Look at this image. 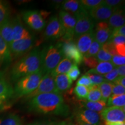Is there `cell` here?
Returning <instances> with one entry per match:
<instances>
[{"label": "cell", "instance_id": "277c9868", "mask_svg": "<svg viewBox=\"0 0 125 125\" xmlns=\"http://www.w3.org/2000/svg\"><path fill=\"white\" fill-rule=\"evenodd\" d=\"M43 76L42 73L40 70L21 78L16 83L13 89L14 94L18 97H22L28 96L32 93L38 87Z\"/></svg>", "mask_w": 125, "mask_h": 125}, {"label": "cell", "instance_id": "30bf717a", "mask_svg": "<svg viewBox=\"0 0 125 125\" xmlns=\"http://www.w3.org/2000/svg\"><path fill=\"white\" fill-rule=\"evenodd\" d=\"M47 93H58L56 87L54 77L51 74H45L42 76L38 87L32 93L28 95V97L31 98L40 94Z\"/></svg>", "mask_w": 125, "mask_h": 125}, {"label": "cell", "instance_id": "ffe728a7", "mask_svg": "<svg viewBox=\"0 0 125 125\" xmlns=\"http://www.w3.org/2000/svg\"><path fill=\"white\" fill-rule=\"evenodd\" d=\"M54 82L57 93L59 94L62 93L69 90L73 84V81L65 74L56 75L54 77Z\"/></svg>", "mask_w": 125, "mask_h": 125}, {"label": "cell", "instance_id": "7a4b0ae2", "mask_svg": "<svg viewBox=\"0 0 125 125\" xmlns=\"http://www.w3.org/2000/svg\"><path fill=\"white\" fill-rule=\"evenodd\" d=\"M41 70V51L34 49L18 60L11 70L12 81L16 82L21 78Z\"/></svg>", "mask_w": 125, "mask_h": 125}, {"label": "cell", "instance_id": "7c38bea8", "mask_svg": "<svg viewBox=\"0 0 125 125\" xmlns=\"http://www.w3.org/2000/svg\"><path fill=\"white\" fill-rule=\"evenodd\" d=\"M25 23L31 29L36 31H41L45 27V20L43 19L40 13L37 10H27L23 14Z\"/></svg>", "mask_w": 125, "mask_h": 125}, {"label": "cell", "instance_id": "603a6c76", "mask_svg": "<svg viewBox=\"0 0 125 125\" xmlns=\"http://www.w3.org/2000/svg\"><path fill=\"white\" fill-rule=\"evenodd\" d=\"M78 104L82 108L89 109L98 113L102 111L107 106V103L102 100L89 101L85 100H79L78 101Z\"/></svg>", "mask_w": 125, "mask_h": 125}, {"label": "cell", "instance_id": "f6af8a7d", "mask_svg": "<svg viewBox=\"0 0 125 125\" xmlns=\"http://www.w3.org/2000/svg\"><path fill=\"white\" fill-rule=\"evenodd\" d=\"M125 88L122 86L119 85H115L113 83L112 85V95H122L125 94Z\"/></svg>", "mask_w": 125, "mask_h": 125}, {"label": "cell", "instance_id": "4dcf8cb0", "mask_svg": "<svg viewBox=\"0 0 125 125\" xmlns=\"http://www.w3.org/2000/svg\"><path fill=\"white\" fill-rule=\"evenodd\" d=\"M9 9L7 3L0 1V25L9 19Z\"/></svg>", "mask_w": 125, "mask_h": 125}, {"label": "cell", "instance_id": "d590c367", "mask_svg": "<svg viewBox=\"0 0 125 125\" xmlns=\"http://www.w3.org/2000/svg\"><path fill=\"white\" fill-rule=\"evenodd\" d=\"M86 75L90 79L93 85H99L101 83H102L103 82L107 81L102 75L87 74V73Z\"/></svg>", "mask_w": 125, "mask_h": 125}, {"label": "cell", "instance_id": "c3c4849f", "mask_svg": "<svg viewBox=\"0 0 125 125\" xmlns=\"http://www.w3.org/2000/svg\"><path fill=\"white\" fill-rule=\"evenodd\" d=\"M118 55L125 56V45H119L115 46Z\"/></svg>", "mask_w": 125, "mask_h": 125}, {"label": "cell", "instance_id": "bcb514c9", "mask_svg": "<svg viewBox=\"0 0 125 125\" xmlns=\"http://www.w3.org/2000/svg\"><path fill=\"white\" fill-rule=\"evenodd\" d=\"M125 36V26H122L121 27L117 28V29H114L112 31L111 35L110 38L111 37H115V36Z\"/></svg>", "mask_w": 125, "mask_h": 125}, {"label": "cell", "instance_id": "74e56055", "mask_svg": "<svg viewBox=\"0 0 125 125\" xmlns=\"http://www.w3.org/2000/svg\"><path fill=\"white\" fill-rule=\"evenodd\" d=\"M83 62L86 66L88 68H92V69H94V68H96L98 64V61L96 57H83Z\"/></svg>", "mask_w": 125, "mask_h": 125}, {"label": "cell", "instance_id": "83f0119b", "mask_svg": "<svg viewBox=\"0 0 125 125\" xmlns=\"http://www.w3.org/2000/svg\"><path fill=\"white\" fill-rule=\"evenodd\" d=\"M108 107H125V95H112L107 100Z\"/></svg>", "mask_w": 125, "mask_h": 125}, {"label": "cell", "instance_id": "836d02e7", "mask_svg": "<svg viewBox=\"0 0 125 125\" xmlns=\"http://www.w3.org/2000/svg\"><path fill=\"white\" fill-rule=\"evenodd\" d=\"M102 45L99 43L96 40H94L93 42L90 45L89 49L87 52L83 57H96V54H97L98 52L100 51V49L101 48Z\"/></svg>", "mask_w": 125, "mask_h": 125}, {"label": "cell", "instance_id": "8d00e7d4", "mask_svg": "<svg viewBox=\"0 0 125 125\" xmlns=\"http://www.w3.org/2000/svg\"><path fill=\"white\" fill-rule=\"evenodd\" d=\"M112 57V56L111 54H109L108 53L103 50L102 48L100 49L97 54H96V59H97L98 62L99 61H101V62H109V61L111 60Z\"/></svg>", "mask_w": 125, "mask_h": 125}, {"label": "cell", "instance_id": "f1b7e54d", "mask_svg": "<svg viewBox=\"0 0 125 125\" xmlns=\"http://www.w3.org/2000/svg\"><path fill=\"white\" fill-rule=\"evenodd\" d=\"M89 89L87 96V101H98L101 100V94L98 85H92Z\"/></svg>", "mask_w": 125, "mask_h": 125}, {"label": "cell", "instance_id": "9f6ffc18", "mask_svg": "<svg viewBox=\"0 0 125 125\" xmlns=\"http://www.w3.org/2000/svg\"><path fill=\"white\" fill-rule=\"evenodd\" d=\"M1 105H2V104H0V106H1Z\"/></svg>", "mask_w": 125, "mask_h": 125}, {"label": "cell", "instance_id": "5bb4252c", "mask_svg": "<svg viewBox=\"0 0 125 125\" xmlns=\"http://www.w3.org/2000/svg\"><path fill=\"white\" fill-rule=\"evenodd\" d=\"M118 9V8H117ZM116 9H113L102 4L89 11V15L94 21H107Z\"/></svg>", "mask_w": 125, "mask_h": 125}, {"label": "cell", "instance_id": "8992f818", "mask_svg": "<svg viewBox=\"0 0 125 125\" xmlns=\"http://www.w3.org/2000/svg\"><path fill=\"white\" fill-rule=\"evenodd\" d=\"M94 26V21L89 15L88 12L80 13L76 16L74 38H76L82 34L93 31Z\"/></svg>", "mask_w": 125, "mask_h": 125}, {"label": "cell", "instance_id": "4316f807", "mask_svg": "<svg viewBox=\"0 0 125 125\" xmlns=\"http://www.w3.org/2000/svg\"><path fill=\"white\" fill-rule=\"evenodd\" d=\"M112 85V83L105 81L100 85H98L100 91L101 92V100L107 103L108 99L111 96Z\"/></svg>", "mask_w": 125, "mask_h": 125}, {"label": "cell", "instance_id": "f5cc1de1", "mask_svg": "<svg viewBox=\"0 0 125 125\" xmlns=\"http://www.w3.org/2000/svg\"><path fill=\"white\" fill-rule=\"evenodd\" d=\"M59 125H76L74 123L71 122H59Z\"/></svg>", "mask_w": 125, "mask_h": 125}, {"label": "cell", "instance_id": "60d3db41", "mask_svg": "<svg viewBox=\"0 0 125 125\" xmlns=\"http://www.w3.org/2000/svg\"><path fill=\"white\" fill-rule=\"evenodd\" d=\"M111 63L114 66H121L125 64V56L120 55H115L112 56L111 59Z\"/></svg>", "mask_w": 125, "mask_h": 125}, {"label": "cell", "instance_id": "4fadbf2b", "mask_svg": "<svg viewBox=\"0 0 125 125\" xmlns=\"http://www.w3.org/2000/svg\"><path fill=\"white\" fill-rule=\"evenodd\" d=\"M125 107H105L100 112L101 117L104 122H125Z\"/></svg>", "mask_w": 125, "mask_h": 125}, {"label": "cell", "instance_id": "7dc6e473", "mask_svg": "<svg viewBox=\"0 0 125 125\" xmlns=\"http://www.w3.org/2000/svg\"><path fill=\"white\" fill-rule=\"evenodd\" d=\"M59 122H54L51 121H36L34 122L30 123L28 125H59Z\"/></svg>", "mask_w": 125, "mask_h": 125}, {"label": "cell", "instance_id": "1f68e13d", "mask_svg": "<svg viewBox=\"0 0 125 125\" xmlns=\"http://www.w3.org/2000/svg\"><path fill=\"white\" fill-rule=\"evenodd\" d=\"M102 0H81V4L87 12L92 10L103 3Z\"/></svg>", "mask_w": 125, "mask_h": 125}, {"label": "cell", "instance_id": "d4e9b609", "mask_svg": "<svg viewBox=\"0 0 125 125\" xmlns=\"http://www.w3.org/2000/svg\"><path fill=\"white\" fill-rule=\"evenodd\" d=\"M115 68V66L109 62H98V65L94 69H91L87 71V74H106Z\"/></svg>", "mask_w": 125, "mask_h": 125}, {"label": "cell", "instance_id": "816d5d0a", "mask_svg": "<svg viewBox=\"0 0 125 125\" xmlns=\"http://www.w3.org/2000/svg\"><path fill=\"white\" fill-rule=\"evenodd\" d=\"M104 125H125V122H104Z\"/></svg>", "mask_w": 125, "mask_h": 125}, {"label": "cell", "instance_id": "3957f363", "mask_svg": "<svg viewBox=\"0 0 125 125\" xmlns=\"http://www.w3.org/2000/svg\"><path fill=\"white\" fill-rule=\"evenodd\" d=\"M60 45H49L41 51V71L43 75L51 74L63 57Z\"/></svg>", "mask_w": 125, "mask_h": 125}, {"label": "cell", "instance_id": "52a82bcc", "mask_svg": "<svg viewBox=\"0 0 125 125\" xmlns=\"http://www.w3.org/2000/svg\"><path fill=\"white\" fill-rule=\"evenodd\" d=\"M34 43V38L32 37L13 41L9 46L11 59H16L24 55L33 47Z\"/></svg>", "mask_w": 125, "mask_h": 125}, {"label": "cell", "instance_id": "db71d44e", "mask_svg": "<svg viewBox=\"0 0 125 125\" xmlns=\"http://www.w3.org/2000/svg\"><path fill=\"white\" fill-rule=\"evenodd\" d=\"M76 125H90L86 124V123H83V122L79 121V120L78 119H76Z\"/></svg>", "mask_w": 125, "mask_h": 125}, {"label": "cell", "instance_id": "9c48e42d", "mask_svg": "<svg viewBox=\"0 0 125 125\" xmlns=\"http://www.w3.org/2000/svg\"><path fill=\"white\" fill-rule=\"evenodd\" d=\"M64 34L65 30L58 17H51L45 30L44 38L46 40H54L61 38Z\"/></svg>", "mask_w": 125, "mask_h": 125}, {"label": "cell", "instance_id": "ba28073f", "mask_svg": "<svg viewBox=\"0 0 125 125\" xmlns=\"http://www.w3.org/2000/svg\"><path fill=\"white\" fill-rule=\"evenodd\" d=\"M62 54L65 58L73 61L76 65H80L83 62V56L78 49L75 43L73 41H61L59 42Z\"/></svg>", "mask_w": 125, "mask_h": 125}, {"label": "cell", "instance_id": "d6986e66", "mask_svg": "<svg viewBox=\"0 0 125 125\" xmlns=\"http://www.w3.org/2000/svg\"><path fill=\"white\" fill-rule=\"evenodd\" d=\"M62 8L64 11L71 14L76 18L80 13L87 12L83 7L80 1L76 0H67L64 1L62 4Z\"/></svg>", "mask_w": 125, "mask_h": 125}, {"label": "cell", "instance_id": "e0dca14e", "mask_svg": "<svg viewBox=\"0 0 125 125\" xmlns=\"http://www.w3.org/2000/svg\"><path fill=\"white\" fill-rule=\"evenodd\" d=\"M13 28V41L31 37L30 33L23 26L20 20L15 18L12 20Z\"/></svg>", "mask_w": 125, "mask_h": 125}, {"label": "cell", "instance_id": "7402d4cb", "mask_svg": "<svg viewBox=\"0 0 125 125\" xmlns=\"http://www.w3.org/2000/svg\"><path fill=\"white\" fill-rule=\"evenodd\" d=\"M0 34L9 46L13 42V28L12 20L9 19L0 25Z\"/></svg>", "mask_w": 125, "mask_h": 125}, {"label": "cell", "instance_id": "ee69618b", "mask_svg": "<svg viewBox=\"0 0 125 125\" xmlns=\"http://www.w3.org/2000/svg\"><path fill=\"white\" fill-rule=\"evenodd\" d=\"M108 41L113 43L115 46L119 45H125V36L119 35L111 37L109 38Z\"/></svg>", "mask_w": 125, "mask_h": 125}, {"label": "cell", "instance_id": "6da1fadb", "mask_svg": "<svg viewBox=\"0 0 125 125\" xmlns=\"http://www.w3.org/2000/svg\"><path fill=\"white\" fill-rule=\"evenodd\" d=\"M29 109L43 115L66 116L69 107L65 103L61 94L57 93H42L31 98L29 102Z\"/></svg>", "mask_w": 125, "mask_h": 125}, {"label": "cell", "instance_id": "e575fe53", "mask_svg": "<svg viewBox=\"0 0 125 125\" xmlns=\"http://www.w3.org/2000/svg\"><path fill=\"white\" fill-rule=\"evenodd\" d=\"M81 71L79 70L78 65L75 64H73V66L69 71L67 73V75L72 81H75L78 79V78L80 76Z\"/></svg>", "mask_w": 125, "mask_h": 125}, {"label": "cell", "instance_id": "8fae6325", "mask_svg": "<svg viewBox=\"0 0 125 125\" xmlns=\"http://www.w3.org/2000/svg\"><path fill=\"white\" fill-rule=\"evenodd\" d=\"M76 119L90 125H104L100 114L89 109L80 108L75 112Z\"/></svg>", "mask_w": 125, "mask_h": 125}, {"label": "cell", "instance_id": "b9f144b4", "mask_svg": "<svg viewBox=\"0 0 125 125\" xmlns=\"http://www.w3.org/2000/svg\"><path fill=\"white\" fill-rule=\"evenodd\" d=\"M76 84H77V85L83 86L86 87L87 88H89L90 87H91L93 85H92L91 81L90 80V79L89 78L86 74L81 76V77L78 80Z\"/></svg>", "mask_w": 125, "mask_h": 125}, {"label": "cell", "instance_id": "d6a6232c", "mask_svg": "<svg viewBox=\"0 0 125 125\" xmlns=\"http://www.w3.org/2000/svg\"><path fill=\"white\" fill-rule=\"evenodd\" d=\"M89 89L83 86L77 85L74 89V93L79 100H85L88 94Z\"/></svg>", "mask_w": 125, "mask_h": 125}, {"label": "cell", "instance_id": "681fc988", "mask_svg": "<svg viewBox=\"0 0 125 125\" xmlns=\"http://www.w3.org/2000/svg\"><path fill=\"white\" fill-rule=\"evenodd\" d=\"M115 85H119L125 87V76H118L113 82Z\"/></svg>", "mask_w": 125, "mask_h": 125}, {"label": "cell", "instance_id": "ac0fdd59", "mask_svg": "<svg viewBox=\"0 0 125 125\" xmlns=\"http://www.w3.org/2000/svg\"><path fill=\"white\" fill-rule=\"evenodd\" d=\"M14 94L12 86L6 80L2 72L0 71V103H4Z\"/></svg>", "mask_w": 125, "mask_h": 125}, {"label": "cell", "instance_id": "cb8c5ba5", "mask_svg": "<svg viewBox=\"0 0 125 125\" xmlns=\"http://www.w3.org/2000/svg\"><path fill=\"white\" fill-rule=\"evenodd\" d=\"M73 65V62H71L69 59L67 58L62 59L57 65V66L56 67L55 69L52 72L51 74L54 77L59 74H66L70 71Z\"/></svg>", "mask_w": 125, "mask_h": 125}, {"label": "cell", "instance_id": "f35d334b", "mask_svg": "<svg viewBox=\"0 0 125 125\" xmlns=\"http://www.w3.org/2000/svg\"><path fill=\"white\" fill-rule=\"evenodd\" d=\"M101 48L103 50H104L107 53H108L109 54H111L112 56H114L115 55H118L116 52V49H115V45L113 43L111 42L108 41L107 42L104 43V44L102 45Z\"/></svg>", "mask_w": 125, "mask_h": 125}, {"label": "cell", "instance_id": "7bdbcfd3", "mask_svg": "<svg viewBox=\"0 0 125 125\" xmlns=\"http://www.w3.org/2000/svg\"><path fill=\"white\" fill-rule=\"evenodd\" d=\"M103 76H104V78H105V80L108 81H108L109 82H114V81L118 77V73L116 68H114L112 71L109 72L108 73L104 74Z\"/></svg>", "mask_w": 125, "mask_h": 125}, {"label": "cell", "instance_id": "2e32d148", "mask_svg": "<svg viewBox=\"0 0 125 125\" xmlns=\"http://www.w3.org/2000/svg\"><path fill=\"white\" fill-rule=\"evenodd\" d=\"M75 39V45L78 49L83 56H85L89 49L90 45L95 40L94 32L91 31L87 33L83 34Z\"/></svg>", "mask_w": 125, "mask_h": 125}, {"label": "cell", "instance_id": "f546056e", "mask_svg": "<svg viewBox=\"0 0 125 125\" xmlns=\"http://www.w3.org/2000/svg\"><path fill=\"white\" fill-rule=\"evenodd\" d=\"M0 125H23L18 115L11 114L4 118L0 119Z\"/></svg>", "mask_w": 125, "mask_h": 125}, {"label": "cell", "instance_id": "484cf974", "mask_svg": "<svg viewBox=\"0 0 125 125\" xmlns=\"http://www.w3.org/2000/svg\"><path fill=\"white\" fill-rule=\"evenodd\" d=\"M12 60L9 48L0 34V63L9 62Z\"/></svg>", "mask_w": 125, "mask_h": 125}, {"label": "cell", "instance_id": "44dd1931", "mask_svg": "<svg viewBox=\"0 0 125 125\" xmlns=\"http://www.w3.org/2000/svg\"><path fill=\"white\" fill-rule=\"evenodd\" d=\"M107 22L112 30L124 26L125 20L123 10L120 8L116 9Z\"/></svg>", "mask_w": 125, "mask_h": 125}, {"label": "cell", "instance_id": "ab89813d", "mask_svg": "<svg viewBox=\"0 0 125 125\" xmlns=\"http://www.w3.org/2000/svg\"><path fill=\"white\" fill-rule=\"evenodd\" d=\"M123 2L124 1L122 0H104L103 1V4L111 8L117 9L119 8Z\"/></svg>", "mask_w": 125, "mask_h": 125}, {"label": "cell", "instance_id": "9a60e30c", "mask_svg": "<svg viewBox=\"0 0 125 125\" xmlns=\"http://www.w3.org/2000/svg\"><path fill=\"white\" fill-rule=\"evenodd\" d=\"M112 30L107 21H100L97 24L94 32L95 40L101 45L108 41L111 35Z\"/></svg>", "mask_w": 125, "mask_h": 125}, {"label": "cell", "instance_id": "11a10c76", "mask_svg": "<svg viewBox=\"0 0 125 125\" xmlns=\"http://www.w3.org/2000/svg\"><path fill=\"white\" fill-rule=\"evenodd\" d=\"M52 2H53L54 4H62L64 2V1H62V0H61V1H55V0H54V1H53Z\"/></svg>", "mask_w": 125, "mask_h": 125}, {"label": "cell", "instance_id": "5b68a950", "mask_svg": "<svg viewBox=\"0 0 125 125\" xmlns=\"http://www.w3.org/2000/svg\"><path fill=\"white\" fill-rule=\"evenodd\" d=\"M59 19L65 30V34L60 38V41H73L74 39L76 18L68 12L61 10L59 12Z\"/></svg>", "mask_w": 125, "mask_h": 125}, {"label": "cell", "instance_id": "f907efd6", "mask_svg": "<svg viewBox=\"0 0 125 125\" xmlns=\"http://www.w3.org/2000/svg\"><path fill=\"white\" fill-rule=\"evenodd\" d=\"M117 71H118L119 76H125V65H121L117 67Z\"/></svg>", "mask_w": 125, "mask_h": 125}]
</instances>
